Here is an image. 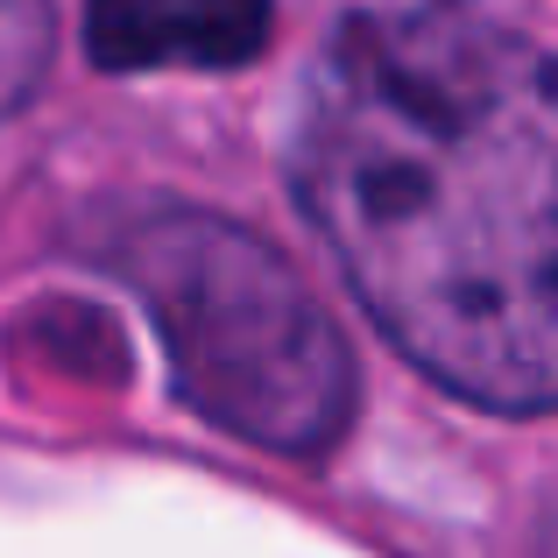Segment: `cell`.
Segmentation results:
<instances>
[{
	"instance_id": "6da1fadb",
	"label": "cell",
	"mask_w": 558,
	"mask_h": 558,
	"mask_svg": "<svg viewBox=\"0 0 558 558\" xmlns=\"http://www.w3.org/2000/svg\"><path fill=\"white\" fill-rule=\"evenodd\" d=\"M290 178L361 312L481 410H558V57L466 8L332 28Z\"/></svg>"
},
{
	"instance_id": "7a4b0ae2",
	"label": "cell",
	"mask_w": 558,
	"mask_h": 558,
	"mask_svg": "<svg viewBox=\"0 0 558 558\" xmlns=\"http://www.w3.org/2000/svg\"><path fill=\"white\" fill-rule=\"evenodd\" d=\"M178 396L262 452H326L354 424V354L262 233L198 205H142L107 233Z\"/></svg>"
},
{
	"instance_id": "3957f363",
	"label": "cell",
	"mask_w": 558,
	"mask_h": 558,
	"mask_svg": "<svg viewBox=\"0 0 558 558\" xmlns=\"http://www.w3.org/2000/svg\"><path fill=\"white\" fill-rule=\"evenodd\" d=\"M269 28V0H85L99 71H233L262 57Z\"/></svg>"
},
{
	"instance_id": "277c9868",
	"label": "cell",
	"mask_w": 558,
	"mask_h": 558,
	"mask_svg": "<svg viewBox=\"0 0 558 558\" xmlns=\"http://www.w3.org/2000/svg\"><path fill=\"white\" fill-rule=\"evenodd\" d=\"M57 57V22L50 0H0V121L36 99Z\"/></svg>"
}]
</instances>
